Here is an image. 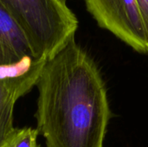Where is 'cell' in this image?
Here are the masks:
<instances>
[{
  "label": "cell",
  "mask_w": 148,
  "mask_h": 147,
  "mask_svg": "<svg viewBox=\"0 0 148 147\" xmlns=\"http://www.w3.org/2000/svg\"><path fill=\"white\" fill-rule=\"evenodd\" d=\"M137 3L148 40V0H137Z\"/></svg>",
  "instance_id": "7"
},
{
  "label": "cell",
  "mask_w": 148,
  "mask_h": 147,
  "mask_svg": "<svg viewBox=\"0 0 148 147\" xmlns=\"http://www.w3.org/2000/svg\"><path fill=\"white\" fill-rule=\"evenodd\" d=\"M23 31L35 59L49 61L75 37L79 22L67 0H0Z\"/></svg>",
  "instance_id": "2"
},
{
  "label": "cell",
  "mask_w": 148,
  "mask_h": 147,
  "mask_svg": "<svg viewBox=\"0 0 148 147\" xmlns=\"http://www.w3.org/2000/svg\"><path fill=\"white\" fill-rule=\"evenodd\" d=\"M30 58L35 59L23 31L0 2V67L14 66Z\"/></svg>",
  "instance_id": "5"
},
{
  "label": "cell",
  "mask_w": 148,
  "mask_h": 147,
  "mask_svg": "<svg viewBox=\"0 0 148 147\" xmlns=\"http://www.w3.org/2000/svg\"><path fill=\"white\" fill-rule=\"evenodd\" d=\"M36 113L46 147H103L112 113L95 61L75 37L44 65Z\"/></svg>",
  "instance_id": "1"
},
{
  "label": "cell",
  "mask_w": 148,
  "mask_h": 147,
  "mask_svg": "<svg viewBox=\"0 0 148 147\" xmlns=\"http://www.w3.org/2000/svg\"><path fill=\"white\" fill-rule=\"evenodd\" d=\"M46 62L30 58L14 66L0 67V146L15 129L16 101L36 84Z\"/></svg>",
  "instance_id": "4"
},
{
  "label": "cell",
  "mask_w": 148,
  "mask_h": 147,
  "mask_svg": "<svg viewBox=\"0 0 148 147\" xmlns=\"http://www.w3.org/2000/svg\"><path fill=\"white\" fill-rule=\"evenodd\" d=\"M38 134V131L31 127L15 128L0 147H40Z\"/></svg>",
  "instance_id": "6"
},
{
  "label": "cell",
  "mask_w": 148,
  "mask_h": 147,
  "mask_svg": "<svg viewBox=\"0 0 148 147\" xmlns=\"http://www.w3.org/2000/svg\"><path fill=\"white\" fill-rule=\"evenodd\" d=\"M98 25L135 51L148 55V40L137 0H85Z\"/></svg>",
  "instance_id": "3"
}]
</instances>
